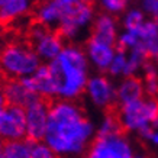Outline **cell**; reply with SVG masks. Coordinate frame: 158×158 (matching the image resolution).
Masks as SVG:
<instances>
[{
	"instance_id": "obj_1",
	"label": "cell",
	"mask_w": 158,
	"mask_h": 158,
	"mask_svg": "<svg viewBox=\"0 0 158 158\" xmlns=\"http://www.w3.org/2000/svg\"><path fill=\"white\" fill-rule=\"evenodd\" d=\"M93 123L76 100L51 102L45 142L57 155L83 154L89 148Z\"/></svg>"
},
{
	"instance_id": "obj_2",
	"label": "cell",
	"mask_w": 158,
	"mask_h": 158,
	"mask_svg": "<svg viewBox=\"0 0 158 158\" xmlns=\"http://www.w3.org/2000/svg\"><path fill=\"white\" fill-rule=\"evenodd\" d=\"M90 62L86 51L78 44H68L60 55L51 62L48 68L51 73L55 99L58 100H77L86 91L89 81Z\"/></svg>"
},
{
	"instance_id": "obj_3",
	"label": "cell",
	"mask_w": 158,
	"mask_h": 158,
	"mask_svg": "<svg viewBox=\"0 0 158 158\" xmlns=\"http://www.w3.org/2000/svg\"><path fill=\"white\" fill-rule=\"evenodd\" d=\"M41 64L42 61L28 41L7 42L0 48V71L5 78L20 80L34 76Z\"/></svg>"
},
{
	"instance_id": "obj_4",
	"label": "cell",
	"mask_w": 158,
	"mask_h": 158,
	"mask_svg": "<svg viewBox=\"0 0 158 158\" xmlns=\"http://www.w3.org/2000/svg\"><path fill=\"white\" fill-rule=\"evenodd\" d=\"M94 6L93 3L81 2L78 5L64 7L61 18V23L58 28V34L62 36L65 42L77 44L80 41L83 34L90 35L91 25L94 22Z\"/></svg>"
},
{
	"instance_id": "obj_5",
	"label": "cell",
	"mask_w": 158,
	"mask_h": 158,
	"mask_svg": "<svg viewBox=\"0 0 158 158\" xmlns=\"http://www.w3.org/2000/svg\"><path fill=\"white\" fill-rule=\"evenodd\" d=\"M118 116L125 134L131 131L139 132L158 119V99L144 97L128 105L118 106Z\"/></svg>"
},
{
	"instance_id": "obj_6",
	"label": "cell",
	"mask_w": 158,
	"mask_h": 158,
	"mask_svg": "<svg viewBox=\"0 0 158 158\" xmlns=\"http://www.w3.org/2000/svg\"><path fill=\"white\" fill-rule=\"evenodd\" d=\"M51 102L52 100L49 99L38 97L25 109L26 110V138H25L26 142L36 144L45 138Z\"/></svg>"
},
{
	"instance_id": "obj_7",
	"label": "cell",
	"mask_w": 158,
	"mask_h": 158,
	"mask_svg": "<svg viewBox=\"0 0 158 158\" xmlns=\"http://www.w3.org/2000/svg\"><path fill=\"white\" fill-rule=\"evenodd\" d=\"M86 158H134V152L125 135L96 136L87 148Z\"/></svg>"
},
{
	"instance_id": "obj_8",
	"label": "cell",
	"mask_w": 158,
	"mask_h": 158,
	"mask_svg": "<svg viewBox=\"0 0 158 158\" xmlns=\"http://www.w3.org/2000/svg\"><path fill=\"white\" fill-rule=\"evenodd\" d=\"M0 138L3 141H23L26 138V110L10 106L0 116Z\"/></svg>"
},
{
	"instance_id": "obj_9",
	"label": "cell",
	"mask_w": 158,
	"mask_h": 158,
	"mask_svg": "<svg viewBox=\"0 0 158 158\" xmlns=\"http://www.w3.org/2000/svg\"><path fill=\"white\" fill-rule=\"evenodd\" d=\"M86 93L91 99L93 105L106 110L118 106L116 103V89L113 87L109 77L105 74H97L89 78L86 86Z\"/></svg>"
},
{
	"instance_id": "obj_10",
	"label": "cell",
	"mask_w": 158,
	"mask_h": 158,
	"mask_svg": "<svg viewBox=\"0 0 158 158\" xmlns=\"http://www.w3.org/2000/svg\"><path fill=\"white\" fill-rule=\"evenodd\" d=\"M84 51L89 58V62H91L97 71H100L102 74L109 70L110 64L115 58L116 54V47L107 45V44L99 42L96 39L89 38L84 41Z\"/></svg>"
},
{
	"instance_id": "obj_11",
	"label": "cell",
	"mask_w": 158,
	"mask_h": 158,
	"mask_svg": "<svg viewBox=\"0 0 158 158\" xmlns=\"http://www.w3.org/2000/svg\"><path fill=\"white\" fill-rule=\"evenodd\" d=\"M64 7L55 0H38L32 9V18L38 23L47 26L51 31H58L61 23Z\"/></svg>"
},
{
	"instance_id": "obj_12",
	"label": "cell",
	"mask_w": 158,
	"mask_h": 158,
	"mask_svg": "<svg viewBox=\"0 0 158 158\" xmlns=\"http://www.w3.org/2000/svg\"><path fill=\"white\" fill-rule=\"evenodd\" d=\"M90 38L96 39L99 42L107 44L116 47L118 42V23L116 19L109 13H99L94 18V22L90 29Z\"/></svg>"
},
{
	"instance_id": "obj_13",
	"label": "cell",
	"mask_w": 158,
	"mask_h": 158,
	"mask_svg": "<svg viewBox=\"0 0 158 158\" xmlns=\"http://www.w3.org/2000/svg\"><path fill=\"white\" fill-rule=\"evenodd\" d=\"M31 45L35 49V52H36V55L39 57L41 61L51 62L64 49L65 41L62 39V36L58 34L57 31H48L44 36L34 41Z\"/></svg>"
},
{
	"instance_id": "obj_14",
	"label": "cell",
	"mask_w": 158,
	"mask_h": 158,
	"mask_svg": "<svg viewBox=\"0 0 158 158\" xmlns=\"http://www.w3.org/2000/svg\"><path fill=\"white\" fill-rule=\"evenodd\" d=\"M131 32V31H129ZM138 36V44L135 47L144 51L147 60L158 62V26L154 20H145L144 25L135 31Z\"/></svg>"
},
{
	"instance_id": "obj_15",
	"label": "cell",
	"mask_w": 158,
	"mask_h": 158,
	"mask_svg": "<svg viewBox=\"0 0 158 158\" xmlns=\"http://www.w3.org/2000/svg\"><path fill=\"white\" fill-rule=\"evenodd\" d=\"M2 93L5 96L7 105L10 106H18V107H23L26 109L32 102H35L38 97V94L31 93L20 84L19 80H10L6 78L3 86H2Z\"/></svg>"
},
{
	"instance_id": "obj_16",
	"label": "cell",
	"mask_w": 158,
	"mask_h": 158,
	"mask_svg": "<svg viewBox=\"0 0 158 158\" xmlns=\"http://www.w3.org/2000/svg\"><path fill=\"white\" fill-rule=\"evenodd\" d=\"M145 97V89L142 78L138 76L125 77L116 89V103L118 106L128 105Z\"/></svg>"
},
{
	"instance_id": "obj_17",
	"label": "cell",
	"mask_w": 158,
	"mask_h": 158,
	"mask_svg": "<svg viewBox=\"0 0 158 158\" xmlns=\"http://www.w3.org/2000/svg\"><path fill=\"white\" fill-rule=\"evenodd\" d=\"M38 0H7L0 7V26H9L16 20L32 13Z\"/></svg>"
},
{
	"instance_id": "obj_18",
	"label": "cell",
	"mask_w": 158,
	"mask_h": 158,
	"mask_svg": "<svg viewBox=\"0 0 158 158\" xmlns=\"http://www.w3.org/2000/svg\"><path fill=\"white\" fill-rule=\"evenodd\" d=\"M32 77L35 81L36 94L44 99L55 100V87H54L52 78H51L48 64H41V67L36 70V73Z\"/></svg>"
},
{
	"instance_id": "obj_19",
	"label": "cell",
	"mask_w": 158,
	"mask_h": 158,
	"mask_svg": "<svg viewBox=\"0 0 158 158\" xmlns=\"http://www.w3.org/2000/svg\"><path fill=\"white\" fill-rule=\"evenodd\" d=\"M147 60V55L144 54V51L139 48V47H134V48L129 51L128 54V58H126V65H125L123 74L125 77H132L135 76L139 70H142V65L145 64Z\"/></svg>"
},
{
	"instance_id": "obj_20",
	"label": "cell",
	"mask_w": 158,
	"mask_h": 158,
	"mask_svg": "<svg viewBox=\"0 0 158 158\" xmlns=\"http://www.w3.org/2000/svg\"><path fill=\"white\" fill-rule=\"evenodd\" d=\"M3 158H32L31 145L26 141H5Z\"/></svg>"
},
{
	"instance_id": "obj_21",
	"label": "cell",
	"mask_w": 158,
	"mask_h": 158,
	"mask_svg": "<svg viewBox=\"0 0 158 158\" xmlns=\"http://www.w3.org/2000/svg\"><path fill=\"white\" fill-rule=\"evenodd\" d=\"M145 22V15L142 10L139 9H131L125 13L123 19H122V25H123L125 31H131L135 32L138 31Z\"/></svg>"
},
{
	"instance_id": "obj_22",
	"label": "cell",
	"mask_w": 158,
	"mask_h": 158,
	"mask_svg": "<svg viewBox=\"0 0 158 158\" xmlns=\"http://www.w3.org/2000/svg\"><path fill=\"white\" fill-rule=\"evenodd\" d=\"M126 55H128V54L123 52V51H116L115 58H113V61H112L109 70H107V73H109L112 77H118V76H122V74H123L125 65H126V58H128Z\"/></svg>"
},
{
	"instance_id": "obj_23",
	"label": "cell",
	"mask_w": 158,
	"mask_h": 158,
	"mask_svg": "<svg viewBox=\"0 0 158 158\" xmlns=\"http://www.w3.org/2000/svg\"><path fill=\"white\" fill-rule=\"evenodd\" d=\"M99 2H100V6L103 7L105 13L109 15L122 13L128 6V0H99Z\"/></svg>"
},
{
	"instance_id": "obj_24",
	"label": "cell",
	"mask_w": 158,
	"mask_h": 158,
	"mask_svg": "<svg viewBox=\"0 0 158 158\" xmlns=\"http://www.w3.org/2000/svg\"><path fill=\"white\" fill-rule=\"evenodd\" d=\"M29 145H31V157L32 158H58L57 154L54 152L47 144L36 142V144H29Z\"/></svg>"
},
{
	"instance_id": "obj_25",
	"label": "cell",
	"mask_w": 158,
	"mask_h": 158,
	"mask_svg": "<svg viewBox=\"0 0 158 158\" xmlns=\"http://www.w3.org/2000/svg\"><path fill=\"white\" fill-rule=\"evenodd\" d=\"M141 7L144 9V13L151 15L154 19L158 15V0H141Z\"/></svg>"
},
{
	"instance_id": "obj_26",
	"label": "cell",
	"mask_w": 158,
	"mask_h": 158,
	"mask_svg": "<svg viewBox=\"0 0 158 158\" xmlns=\"http://www.w3.org/2000/svg\"><path fill=\"white\" fill-rule=\"evenodd\" d=\"M58 5H61L62 7H68V6H74V5H78L81 3L84 0H55Z\"/></svg>"
},
{
	"instance_id": "obj_27",
	"label": "cell",
	"mask_w": 158,
	"mask_h": 158,
	"mask_svg": "<svg viewBox=\"0 0 158 158\" xmlns=\"http://www.w3.org/2000/svg\"><path fill=\"white\" fill-rule=\"evenodd\" d=\"M6 107H7V102H6L3 93H2V90H0V116H2V113L5 112Z\"/></svg>"
},
{
	"instance_id": "obj_28",
	"label": "cell",
	"mask_w": 158,
	"mask_h": 158,
	"mask_svg": "<svg viewBox=\"0 0 158 158\" xmlns=\"http://www.w3.org/2000/svg\"><path fill=\"white\" fill-rule=\"evenodd\" d=\"M3 149H5V141L0 138V158H3Z\"/></svg>"
},
{
	"instance_id": "obj_29",
	"label": "cell",
	"mask_w": 158,
	"mask_h": 158,
	"mask_svg": "<svg viewBox=\"0 0 158 158\" xmlns=\"http://www.w3.org/2000/svg\"><path fill=\"white\" fill-rule=\"evenodd\" d=\"M149 141H152L154 144H158V132H154V135L151 136V139Z\"/></svg>"
},
{
	"instance_id": "obj_30",
	"label": "cell",
	"mask_w": 158,
	"mask_h": 158,
	"mask_svg": "<svg viewBox=\"0 0 158 158\" xmlns=\"http://www.w3.org/2000/svg\"><path fill=\"white\" fill-rule=\"evenodd\" d=\"M5 76H3V74H2V71H0V90H2V86H3V83H5Z\"/></svg>"
},
{
	"instance_id": "obj_31",
	"label": "cell",
	"mask_w": 158,
	"mask_h": 158,
	"mask_svg": "<svg viewBox=\"0 0 158 158\" xmlns=\"http://www.w3.org/2000/svg\"><path fill=\"white\" fill-rule=\"evenodd\" d=\"M154 22H155V23H157V26H158V15H157V16H155V18H154Z\"/></svg>"
},
{
	"instance_id": "obj_32",
	"label": "cell",
	"mask_w": 158,
	"mask_h": 158,
	"mask_svg": "<svg viewBox=\"0 0 158 158\" xmlns=\"http://www.w3.org/2000/svg\"><path fill=\"white\" fill-rule=\"evenodd\" d=\"M6 2H7V0H0V7H2V6H3V5H5Z\"/></svg>"
},
{
	"instance_id": "obj_33",
	"label": "cell",
	"mask_w": 158,
	"mask_h": 158,
	"mask_svg": "<svg viewBox=\"0 0 158 158\" xmlns=\"http://www.w3.org/2000/svg\"><path fill=\"white\" fill-rule=\"evenodd\" d=\"M86 3H93V0H84Z\"/></svg>"
}]
</instances>
